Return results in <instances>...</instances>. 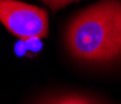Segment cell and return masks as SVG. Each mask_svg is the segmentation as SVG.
I'll use <instances>...</instances> for the list:
<instances>
[{"instance_id":"1","label":"cell","mask_w":121,"mask_h":104,"mask_svg":"<svg viewBox=\"0 0 121 104\" xmlns=\"http://www.w3.org/2000/svg\"><path fill=\"white\" fill-rule=\"evenodd\" d=\"M66 46L85 63L105 64L121 58V0H102L78 13L66 29Z\"/></svg>"},{"instance_id":"2","label":"cell","mask_w":121,"mask_h":104,"mask_svg":"<svg viewBox=\"0 0 121 104\" xmlns=\"http://www.w3.org/2000/svg\"><path fill=\"white\" fill-rule=\"evenodd\" d=\"M0 23L19 39L48 35V13L19 0H0Z\"/></svg>"},{"instance_id":"3","label":"cell","mask_w":121,"mask_h":104,"mask_svg":"<svg viewBox=\"0 0 121 104\" xmlns=\"http://www.w3.org/2000/svg\"><path fill=\"white\" fill-rule=\"evenodd\" d=\"M42 104H100V103L95 102L93 99L87 98V96H82L77 94H67V95L52 98Z\"/></svg>"},{"instance_id":"4","label":"cell","mask_w":121,"mask_h":104,"mask_svg":"<svg viewBox=\"0 0 121 104\" xmlns=\"http://www.w3.org/2000/svg\"><path fill=\"white\" fill-rule=\"evenodd\" d=\"M25 45H26V51H28V58L40 54L44 48L42 38H39V36H33V38L25 39Z\"/></svg>"},{"instance_id":"5","label":"cell","mask_w":121,"mask_h":104,"mask_svg":"<svg viewBox=\"0 0 121 104\" xmlns=\"http://www.w3.org/2000/svg\"><path fill=\"white\" fill-rule=\"evenodd\" d=\"M40 1H43L45 5H48L49 8L56 13L57 10H59V9L64 8V6H67L69 3L78 1V0H40Z\"/></svg>"},{"instance_id":"6","label":"cell","mask_w":121,"mask_h":104,"mask_svg":"<svg viewBox=\"0 0 121 104\" xmlns=\"http://www.w3.org/2000/svg\"><path fill=\"white\" fill-rule=\"evenodd\" d=\"M14 53L19 58H25L28 57V51H26V45H25V39H19L14 45Z\"/></svg>"}]
</instances>
